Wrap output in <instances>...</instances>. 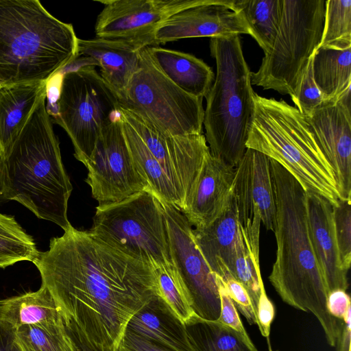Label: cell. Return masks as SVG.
Wrapping results in <instances>:
<instances>
[{"label":"cell","mask_w":351,"mask_h":351,"mask_svg":"<svg viewBox=\"0 0 351 351\" xmlns=\"http://www.w3.org/2000/svg\"><path fill=\"white\" fill-rule=\"evenodd\" d=\"M230 273L246 289L256 319L258 302L262 290L265 289L261 274L259 256L256 255L245 243L240 230Z\"/></svg>","instance_id":"d6a6232c"},{"label":"cell","mask_w":351,"mask_h":351,"mask_svg":"<svg viewBox=\"0 0 351 351\" xmlns=\"http://www.w3.org/2000/svg\"><path fill=\"white\" fill-rule=\"evenodd\" d=\"M315 84L326 103H336L351 88V46L319 47L313 55Z\"/></svg>","instance_id":"484cf974"},{"label":"cell","mask_w":351,"mask_h":351,"mask_svg":"<svg viewBox=\"0 0 351 351\" xmlns=\"http://www.w3.org/2000/svg\"><path fill=\"white\" fill-rule=\"evenodd\" d=\"M239 228L243 240L259 254L261 223L274 232L276 205L270 171V158L247 148L236 166L232 184Z\"/></svg>","instance_id":"7c38bea8"},{"label":"cell","mask_w":351,"mask_h":351,"mask_svg":"<svg viewBox=\"0 0 351 351\" xmlns=\"http://www.w3.org/2000/svg\"><path fill=\"white\" fill-rule=\"evenodd\" d=\"M351 199L332 206L335 234L342 267L347 272L351 264Z\"/></svg>","instance_id":"e575fe53"},{"label":"cell","mask_w":351,"mask_h":351,"mask_svg":"<svg viewBox=\"0 0 351 351\" xmlns=\"http://www.w3.org/2000/svg\"><path fill=\"white\" fill-rule=\"evenodd\" d=\"M194 240L205 261L218 276L232 268L239 235L237 209L232 195L223 212L211 223L193 228Z\"/></svg>","instance_id":"44dd1931"},{"label":"cell","mask_w":351,"mask_h":351,"mask_svg":"<svg viewBox=\"0 0 351 351\" xmlns=\"http://www.w3.org/2000/svg\"><path fill=\"white\" fill-rule=\"evenodd\" d=\"M306 117L332 169L342 199H351L350 91L336 103H325Z\"/></svg>","instance_id":"e0dca14e"},{"label":"cell","mask_w":351,"mask_h":351,"mask_svg":"<svg viewBox=\"0 0 351 351\" xmlns=\"http://www.w3.org/2000/svg\"><path fill=\"white\" fill-rule=\"evenodd\" d=\"M62 312L98 351H117L132 317L161 297L154 268L71 226L33 263ZM162 298V297H161Z\"/></svg>","instance_id":"6da1fadb"},{"label":"cell","mask_w":351,"mask_h":351,"mask_svg":"<svg viewBox=\"0 0 351 351\" xmlns=\"http://www.w3.org/2000/svg\"><path fill=\"white\" fill-rule=\"evenodd\" d=\"M64 325L75 344L76 351H98L88 342L80 328L74 323L66 321L64 322Z\"/></svg>","instance_id":"7bdbcfd3"},{"label":"cell","mask_w":351,"mask_h":351,"mask_svg":"<svg viewBox=\"0 0 351 351\" xmlns=\"http://www.w3.org/2000/svg\"><path fill=\"white\" fill-rule=\"evenodd\" d=\"M323 46H351V0L326 1L324 29L319 47Z\"/></svg>","instance_id":"836d02e7"},{"label":"cell","mask_w":351,"mask_h":351,"mask_svg":"<svg viewBox=\"0 0 351 351\" xmlns=\"http://www.w3.org/2000/svg\"><path fill=\"white\" fill-rule=\"evenodd\" d=\"M161 297L184 325L199 317L189 292L176 267L155 269Z\"/></svg>","instance_id":"1f68e13d"},{"label":"cell","mask_w":351,"mask_h":351,"mask_svg":"<svg viewBox=\"0 0 351 351\" xmlns=\"http://www.w3.org/2000/svg\"><path fill=\"white\" fill-rule=\"evenodd\" d=\"M16 337L23 351H76L64 324L21 326L16 328Z\"/></svg>","instance_id":"4dcf8cb0"},{"label":"cell","mask_w":351,"mask_h":351,"mask_svg":"<svg viewBox=\"0 0 351 351\" xmlns=\"http://www.w3.org/2000/svg\"><path fill=\"white\" fill-rule=\"evenodd\" d=\"M233 5L249 25L252 38L264 53L268 51L280 23L283 0H233Z\"/></svg>","instance_id":"f1b7e54d"},{"label":"cell","mask_w":351,"mask_h":351,"mask_svg":"<svg viewBox=\"0 0 351 351\" xmlns=\"http://www.w3.org/2000/svg\"><path fill=\"white\" fill-rule=\"evenodd\" d=\"M40 252L14 217L0 213V268L20 261L34 263Z\"/></svg>","instance_id":"f546056e"},{"label":"cell","mask_w":351,"mask_h":351,"mask_svg":"<svg viewBox=\"0 0 351 351\" xmlns=\"http://www.w3.org/2000/svg\"><path fill=\"white\" fill-rule=\"evenodd\" d=\"M118 110L141 138L152 156L180 191L186 203L204 159L209 152L204 134H166L119 104Z\"/></svg>","instance_id":"9a60e30c"},{"label":"cell","mask_w":351,"mask_h":351,"mask_svg":"<svg viewBox=\"0 0 351 351\" xmlns=\"http://www.w3.org/2000/svg\"><path fill=\"white\" fill-rule=\"evenodd\" d=\"M127 328L170 351H195L185 325L161 297L152 300L136 313Z\"/></svg>","instance_id":"7402d4cb"},{"label":"cell","mask_w":351,"mask_h":351,"mask_svg":"<svg viewBox=\"0 0 351 351\" xmlns=\"http://www.w3.org/2000/svg\"><path fill=\"white\" fill-rule=\"evenodd\" d=\"M217 73L206 95L203 125L210 153L236 167L245 154L253 114L251 71L239 34L212 37Z\"/></svg>","instance_id":"8992f818"},{"label":"cell","mask_w":351,"mask_h":351,"mask_svg":"<svg viewBox=\"0 0 351 351\" xmlns=\"http://www.w3.org/2000/svg\"><path fill=\"white\" fill-rule=\"evenodd\" d=\"M163 208L173 263L191 295L195 313L207 320H217L220 299L215 274L212 271L194 240L193 228L174 206L160 201Z\"/></svg>","instance_id":"4fadbf2b"},{"label":"cell","mask_w":351,"mask_h":351,"mask_svg":"<svg viewBox=\"0 0 351 351\" xmlns=\"http://www.w3.org/2000/svg\"><path fill=\"white\" fill-rule=\"evenodd\" d=\"M142 49L132 44L98 38H79L78 53L100 68V75L113 91L118 101L139 66V52Z\"/></svg>","instance_id":"ffe728a7"},{"label":"cell","mask_w":351,"mask_h":351,"mask_svg":"<svg viewBox=\"0 0 351 351\" xmlns=\"http://www.w3.org/2000/svg\"><path fill=\"white\" fill-rule=\"evenodd\" d=\"M326 308L331 316L342 321L351 309L350 295L343 289L330 291L327 295Z\"/></svg>","instance_id":"ab89813d"},{"label":"cell","mask_w":351,"mask_h":351,"mask_svg":"<svg viewBox=\"0 0 351 351\" xmlns=\"http://www.w3.org/2000/svg\"><path fill=\"white\" fill-rule=\"evenodd\" d=\"M248 34L243 15L234 11L233 0H195L166 18L154 34L156 45L183 38Z\"/></svg>","instance_id":"2e32d148"},{"label":"cell","mask_w":351,"mask_h":351,"mask_svg":"<svg viewBox=\"0 0 351 351\" xmlns=\"http://www.w3.org/2000/svg\"><path fill=\"white\" fill-rule=\"evenodd\" d=\"M276 216V260L269 280L284 302L310 312L329 346L335 347L342 321L326 308L328 290L311 243L306 191L283 167L270 158Z\"/></svg>","instance_id":"7a4b0ae2"},{"label":"cell","mask_w":351,"mask_h":351,"mask_svg":"<svg viewBox=\"0 0 351 351\" xmlns=\"http://www.w3.org/2000/svg\"><path fill=\"white\" fill-rule=\"evenodd\" d=\"M296 108L305 116L326 103L315 82L313 73V56L310 58L302 77L295 98L291 99Z\"/></svg>","instance_id":"d590c367"},{"label":"cell","mask_w":351,"mask_h":351,"mask_svg":"<svg viewBox=\"0 0 351 351\" xmlns=\"http://www.w3.org/2000/svg\"><path fill=\"white\" fill-rule=\"evenodd\" d=\"M351 309L342 320V324L335 346L337 351H350L351 341Z\"/></svg>","instance_id":"ee69618b"},{"label":"cell","mask_w":351,"mask_h":351,"mask_svg":"<svg viewBox=\"0 0 351 351\" xmlns=\"http://www.w3.org/2000/svg\"><path fill=\"white\" fill-rule=\"evenodd\" d=\"M117 351H170L127 328Z\"/></svg>","instance_id":"60d3db41"},{"label":"cell","mask_w":351,"mask_h":351,"mask_svg":"<svg viewBox=\"0 0 351 351\" xmlns=\"http://www.w3.org/2000/svg\"><path fill=\"white\" fill-rule=\"evenodd\" d=\"M89 230L109 245L150 264L175 267L163 208L149 191L98 205Z\"/></svg>","instance_id":"ba28073f"},{"label":"cell","mask_w":351,"mask_h":351,"mask_svg":"<svg viewBox=\"0 0 351 351\" xmlns=\"http://www.w3.org/2000/svg\"><path fill=\"white\" fill-rule=\"evenodd\" d=\"M235 167L206 155L197 180L180 210L191 226L202 228L223 212L232 193Z\"/></svg>","instance_id":"ac0fdd59"},{"label":"cell","mask_w":351,"mask_h":351,"mask_svg":"<svg viewBox=\"0 0 351 351\" xmlns=\"http://www.w3.org/2000/svg\"><path fill=\"white\" fill-rule=\"evenodd\" d=\"M215 280L220 299V315L217 320L243 335L248 336L223 280L217 274Z\"/></svg>","instance_id":"74e56055"},{"label":"cell","mask_w":351,"mask_h":351,"mask_svg":"<svg viewBox=\"0 0 351 351\" xmlns=\"http://www.w3.org/2000/svg\"><path fill=\"white\" fill-rule=\"evenodd\" d=\"M202 99L167 79L145 47L140 50L138 68L119 104L164 134L186 136L202 133Z\"/></svg>","instance_id":"30bf717a"},{"label":"cell","mask_w":351,"mask_h":351,"mask_svg":"<svg viewBox=\"0 0 351 351\" xmlns=\"http://www.w3.org/2000/svg\"><path fill=\"white\" fill-rule=\"evenodd\" d=\"M324 0H283L282 14L271 47L265 53L252 84L295 98L310 58L319 47Z\"/></svg>","instance_id":"52a82bcc"},{"label":"cell","mask_w":351,"mask_h":351,"mask_svg":"<svg viewBox=\"0 0 351 351\" xmlns=\"http://www.w3.org/2000/svg\"><path fill=\"white\" fill-rule=\"evenodd\" d=\"M195 1L97 0L104 8L96 20V38L123 41L141 49L156 46L154 34L158 25Z\"/></svg>","instance_id":"5bb4252c"},{"label":"cell","mask_w":351,"mask_h":351,"mask_svg":"<svg viewBox=\"0 0 351 351\" xmlns=\"http://www.w3.org/2000/svg\"><path fill=\"white\" fill-rule=\"evenodd\" d=\"M0 351H23L16 341V328L1 319Z\"/></svg>","instance_id":"b9f144b4"},{"label":"cell","mask_w":351,"mask_h":351,"mask_svg":"<svg viewBox=\"0 0 351 351\" xmlns=\"http://www.w3.org/2000/svg\"><path fill=\"white\" fill-rule=\"evenodd\" d=\"M274 317V305L267 295L265 289H263L259 297L256 311V325L263 337H269L270 334L271 325Z\"/></svg>","instance_id":"f35d334b"},{"label":"cell","mask_w":351,"mask_h":351,"mask_svg":"<svg viewBox=\"0 0 351 351\" xmlns=\"http://www.w3.org/2000/svg\"><path fill=\"white\" fill-rule=\"evenodd\" d=\"M47 93L0 158V199L16 201L64 231L73 186L47 111Z\"/></svg>","instance_id":"3957f363"},{"label":"cell","mask_w":351,"mask_h":351,"mask_svg":"<svg viewBox=\"0 0 351 351\" xmlns=\"http://www.w3.org/2000/svg\"><path fill=\"white\" fill-rule=\"evenodd\" d=\"M253 103L246 147L276 161L306 192L323 197L332 206L337 205L343 199L332 169L306 117L285 100L266 98L255 92Z\"/></svg>","instance_id":"5b68a950"},{"label":"cell","mask_w":351,"mask_h":351,"mask_svg":"<svg viewBox=\"0 0 351 351\" xmlns=\"http://www.w3.org/2000/svg\"><path fill=\"white\" fill-rule=\"evenodd\" d=\"M0 319L15 328L25 325L64 324L60 309L43 285L36 291L0 300Z\"/></svg>","instance_id":"d4e9b609"},{"label":"cell","mask_w":351,"mask_h":351,"mask_svg":"<svg viewBox=\"0 0 351 351\" xmlns=\"http://www.w3.org/2000/svg\"><path fill=\"white\" fill-rule=\"evenodd\" d=\"M306 205L308 234L328 293L335 289L346 291L348 272L339 258L332 206L323 197L309 192H306Z\"/></svg>","instance_id":"d6986e66"},{"label":"cell","mask_w":351,"mask_h":351,"mask_svg":"<svg viewBox=\"0 0 351 351\" xmlns=\"http://www.w3.org/2000/svg\"><path fill=\"white\" fill-rule=\"evenodd\" d=\"M85 167L88 170L85 182L98 205L120 202L138 192L149 191L131 156L119 110L103 129Z\"/></svg>","instance_id":"8fae6325"},{"label":"cell","mask_w":351,"mask_h":351,"mask_svg":"<svg viewBox=\"0 0 351 351\" xmlns=\"http://www.w3.org/2000/svg\"><path fill=\"white\" fill-rule=\"evenodd\" d=\"M220 277L223 280L237 309L245 317L250 325L256 324L251 300L245 287L232 276L228 269H225Z\"/></svg>","instance_id":"8d00e7d4"},{"label":"cell","mask_w":351,"mask_h":351,"mask_svg":"<svg viewBox=\"0 0 351 351\" xmlns=\"http://www.w3.org/2000/svg\"><path fill=\"white\" fill-rule=\"evenodd\" d=\"M47 83H25L0 88V158L47 93Z\"/></svg>","instance_id":"cb8c5ba5"},{"label":"cell","mask_w":351,"mask_h":351,"mask_svg":"<svg viewBox=\"0 0 351 351\" xmlns=\"http://www.w3.org/2000/svg\"><path fill=\"white\" fill-rule=\"evenodd\" d=\"M185 326L195 351H258L249 336L219 320L199 317Z\"/></svg>","instance_id":"83f0119b"},{"label":"cell","mask_w":351,"mask_h":351,"mask_svg":"<svg viewBox=\"0 0 351 351\" xmlns=\"http://www.w3.org/2000/svg\"><path fill=\"white\" fill-rule=\"evenodd\" d=\"M270 351H272V350H270ZM276 351H278V350H276Z\"/></svg>","instance_id":"f6af8a7d"},{"label":"cell","mask_w":351,"mask_h":351,"mask_svg":"<svg viewBox=\"0 0 351 351\" xmlns=\"http://www.w3.org/2000/svg\"><path fill=\"white\" fill-rule=\"evenodd\" d=\"M72 24L37 0H0V88L48 82L78 57Z\"/></svg>","instance_id":"277c9868"},{"label":"cell","mask_w":351,"mask_h":351,"mask_svg":"<svg viewBox=\"0 0 351 351\" xmlns=\"http://www.w3.org/2000/svg\"><path fill=\"white\" fill-rule=\"evenodd\" d=\"M146 49L156 68L175 85L192 96L202 99L206 96L215 75L202 60L187 53L158 46Z\"/></svg>","instance_id":"603a6c76"},{"label":"cell","mask_w":351,"mask_h":351,"mask_svg":"<svg viewBox=\"0 0 351 351\" xmlns=\"http://www.w3.org/2000/svg\"><path fill=\"white\" fill-rule=\"evenodd\" d=\"M119 104L94 65L85 64L62 74L56 98L47 111L67 133L75 158L85 165Z\"/></svg>","instance_id":"9c48e42d"},{"label":"cell","mask_w":351,"mask_h":351,"mask_svg":"<svg viewBox=\"0 0 351 351\" xmlns=\"http://www.w3.org/2000/svg\"><path fill=\"white\" fill-rule=\"evenodd\" d=\"M123 132L132 160L148 184L149 191L160 200L182 210L185 201L162 167L134 128L121 117Z\"/></svg>","instance_id":"4316f807"}]
</instances>
